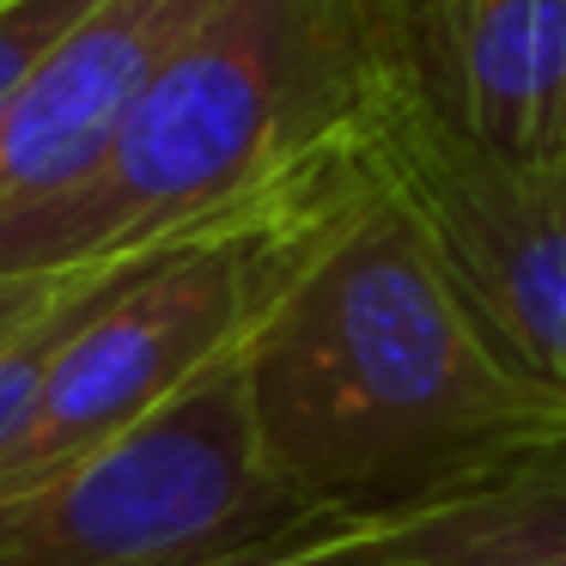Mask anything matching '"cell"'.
I'll return each mask as SVG.
<instances>
[{
    "instance_id": "obj_1",
    "label": "cell",
    "mask_w": 566,
    "mask_h": 566,
    "mask_svg": "<svg viewBox=\"0 0 566 566\" xmlns=\"http://www.w3.org/2000/svg\"><path fill=\"white\" fill-rule=\"evenodd\" d=\"M244 378L274 475L329 524L566 444V390L505 347L378 165L256 323Z\"/></svg>"
},
{
    "instance_id": "obj_2",
    "label": "cell",
    "mask_w": 566,
    "mask_h": 566,
    "mask_svg": "<svg viewBox=\"0 0 566 566\" xmlns=\"http://www.w3.org/2000/svg\"><path fill=\"white\" fill-rule=\"evenodd\" d=\"M384 0H226L147 80L86 184L0 226V281L128 262L238 213L359 128Z\"/></svg>"
},
{
    "instance_id": "obj_3",
    "label": "cell",
    "mask_w": 566,
    "mask_h": 566,
    "mask_svg": "<svg viewBox=\"0 0 566 566\" xmlns=\"http://www.w3.org/2000/svg\"><path fill=\"white\" fill-rule=\"evenodd\" d=\"M244 347L86 463L0 493V566H269L342 530L274 475Z\"/></svg>"
},
{
    "instance_id": "obj_4",
    "label": "cell",
    "mask_w": 566,
    "mask_h": 566,
    "mask_svg": "<svg viewBox=\"0 0 566 566\" xmlns=\"http://www.w3.org/2000/svg\"><path fill=\"white\" fill-rule=\"evenodd\" d=\"M359 140L505 347L566 390V159L517 165L457 128L402 67L390 13Z\"/></svg>"
},
{
    "instance_id": "obj_5",
    "label": "cell",
    "mask_w": 566,
    "mask_h": 566,
    "mask_svg": "<svg viewBox=\"0 0 566 566\" xmlns=\"http://www.w3.org/2000/svg\"><path fill=\"white\" fill-rule=\"evenodd\" d=\"M226 0H98L0 116V226L98 171L147 80Z\"/></svg>"
},
{
    "instance_id": "obj_6",
    "label": "cell",
    "mask_w": 566,
    "mask_h": 566,
    "mask_svg": "<svg viewBox=\"0 0 566 566\" xmlns=\"http://www.w3.org/2000/svg\"><path fill=\"white\" fill-rule=\"evenodd\" d=\"M427 98L517 165L566 159V0H384Z\"/></svg>"
},
{
    "instance_id": "obj_7",
    "label": "cell",
    "mask_w": 566,
    "mask_h": 566,
    "mask_svg": "<svg viewBox=\"0 0 566 566\" xmlns=\"http://www.w3.org/2000/svg\"><path fill=\"white\" fill-rule=\"evenodd\" d=\"M378 566H566V444L530 451L427 505L329 530Z\"/></svg>"
},
{
    "instance_id": "obj_8",
    "label": "cell",
    "mask_w": 566,
    "mask_h": 566,
    "mask_svg": "<svg viewBox=\"0 0 566 566\" xmlns=\"http://www.w3.org/2000/svg\"><path fill=\"white\" fill-rule=\"evenodd\" d=\"M128 262H135V256H128ZM128 262H86V269H74L67 293L55 298L43 317H31L19 335L0 342V451H7V444L19 439V427L31 420V402H38L43 378H50V359H55V347H62V335L74 329L80 311H86L92 298H98L104 286L128 269Z\"/></svg>"
},
{
    "instance_id": "obj_9",
    "label": "cell",
    "mask_w": 566,
    "mask_h": 566,
    "mask_svg": "<svg viewBox=\"0 0 566 566\" xmlns=\"http://www.w3.org/2000/svg\"><path fill=\"white\" fill-rule=\"evenodd\" d=\"M98 0H7L0 7V116L43 67V55L92 13Z\"/></svg>"
},
{
    "instance_id": "obj_10",
    "label": "cell",
    "mask_w": 566,
    "mask_h": 566,
    "mask_svg": "<svg viewBox=\"0 0 566 566\" xmlns=\"http://www.w3.org/2000/svg\"><path fill=\"white\" fill-rule=\"evenodd\" d=\"M67 281H74V269L13 274V281H0V342H7V335H19L31 317H43V311H50L55 298L67 293Z\"/></svg>"
},
{
    "instance_id": "obj_11",
    "label": "cell",
    "mask_w": 566,
    "mask_h": 566,
    "mask_svg": "<svg viewBox=\"0 0 566 566\" xmlns=\"http://www.w3.org/2000/svg\"><path fill=\"white\" fill-rule=\"evenodd\" d=\"M269 566H378V560H359V554H342V548H329V536H323V542H311V548L286 554V560H269Z\"/></svg>"
},
{
    "instance_id": "obj_12",
    "label": "cell",
    "mask_w": 566,
    "mask_h": 566,
    "mask_svg": "<svg viewBox=\"0 0 566 566\" xmlns=\"http://www.w3.org/2000/svg\"><path fill=\"white\" fill-rule=\"evenodd\" d=\"M0 7H7V0H0Z\"/></svg>"
}]
</instances>
